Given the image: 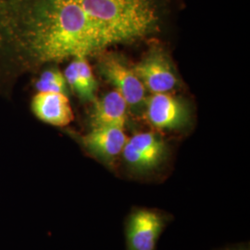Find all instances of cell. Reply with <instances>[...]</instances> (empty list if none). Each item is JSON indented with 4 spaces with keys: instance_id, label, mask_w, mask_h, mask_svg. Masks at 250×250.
<instances>
[{
    "instance_id": "cell-6",
    "label": "cell",
    "mask_w": 250,
    "mask_h": 250,
    "mask_svg": "<svg viewBox=\"0 0 250 250\" xmlns=\"http://www.w3.org/2000/svg\"><path fill=\"white\" fill-rule=\"evenodd\" d=\"M133 70L145 88L153 94L168 93L177 86L178 80L172 64L161 49L152 50Z\"/></svg>"
},
{
    "instance_id": "cell-2",
    "label": "cell",
    "mask_w": 250,
    "mask_h": 250,
    "mask_svg": "<svg viewBox=\"0 0 250 250\" xmlns=\"http://www.w3.org/2000/svg\"><path fill=\"white\" fill-rule=\"evenodd\" d=\"M172 215L156 208L134 207L125 220L126 250H157Z\"/></svg>"
},
{
    "instance_id": "cell-5",
    "label": "cell",
    "mask_w": 250,
    "mask_h": 250,
    "mask_svg": "<svg viewBox=\"0 0 250 250\" xmlns=\"http://www.w3.org/2000/svg\"><path fill=\"white\" fill-rule=\"evenodd\" d=\"M99 72L125 99L127 105L138 107L145 99L146 88L133 69L113 54H103L99 62Z\"/></svg>"
},
{
    "instance_id": "cell-7",
    "label": "cell",
    "mask_w": 250,
    "mask_h": 250,
    "mask_svg": "<svg viewBox=\"0 0 250 250\" xmlns=\"http://www.w3.org/2000/svg\"><path fill=\"white\" fill-rule=\"evenodd\" d=\"M146 118L158 129L177 130L188 124V107L169 93L153 94L146 102Z\"/></svg>"
},
{
    "instance_id": "cell-11",
    "label": "cell",
    "mask_w": 250,
    "mask_h": 250,
    "mask_svg": "<svg viewBox=\"0 0 250 250\" xmlns=\"http://www.w3.org/2000/svg\"><path fill=\"white\" fill-rule=\"evenodd\" d=\"M37 72H39L38 77L34 81L33 84L36 92L62 93L69 96L71 91L68 87L64 74L58 68L57 64L46 65Z\"/></svg>"
},
{
    "instance_id": "cell-10",
    "label": "cell",
    "mask_w": 250,
    "mask_h": 250,
    "mask_svg": "<svg viewBox=\"0 0 250 250\" xmlns=\"http://www.w3.org/2000/svg\"><path fill=\"white\" fill-rule=\"evenodd\" d=\"M70 91L77 95L83 102H94L98 83L90 67L88 59L78 57L71 60L63 72Z\"/></svg>"
},
{
    "instance_id": "cell-4",
    "label": "cell",
    "mask_w": 250,
    "mask_h": 250,
    "mask_svg": "<svg viewBox=\"0 0 250 250\" xmlns=\"http://www.w3.org/2000/svg\"><path fill=\"white\" fill-rule=\"evenodd\" d=\"M72 136L90 156L109 167L122 156L128 139L118 127H94L86 134L72 133Z\"/></svg>"
},
{
    "instance_id": "cell-3",
    "label": "cell",
    "mask_w": 250,
    "mask_h": 250,
    "mask_svg": "<svg viewBox=\"0 0 250 250\" xmlns=\"http://www.w3.org/2000/svg\"><path fill=\"white\" fill-rule=\"evenodd\" d=\"M169 155V146L161 135L142 132L127 139L121 157L134 175L148 176L161 169Z\"/></svg>"
},
{
    "instance_id": "cell-8",
    "label": "cell",
    "mask_w": 250,
    "mask_h": 250,
    "mask_svg": "<svg viewBox=\"0 0 250 250\" xmlns=\"http://www.w3.org/2000/svg\"><path fill=\"white\" fill-rule=\"evenodd\" d=\"M34 115L41 122L65 127L73 121V111L67 95L62 93L37 92L31 101Z\"/></svg>"
},
{
    "instance_id": "cell-12",
    "label": "cell",
    "mask_w": 250,
    "mask_h": 250,
    "mask_svg": "<svg viewBox=\"0 0 250 250\" xmlns=\"http://www.w3.org/2000/svg\"><path fill=\"white\" fill-rule=\"evenodd\" d=\"M218 250H250V247L247 244H237V245H232V246H228L225 247L224 249Z\"/></svg>"
},
{
    "instance_id": "cell-1",
    "label": "cell",
    "mask_w": 250,
    "mask_h": 250,
    "mask_svg": "<svg viewBox=\"0 0 250 250\" xmlns=\"http://www.w3.org/2000/svg\"><path fill=\"white\" fill-rule=\"evenodd\" d=\"M174 0H0V96L50 64L164 33Z\"/></svg>"
},
{
    "instance_id": "cell-9",
    "label": "cell",
    "mask_w": 250,
    "mask_h": 250,
    "mask_svg": "<svg viewBox=\"0 0 250 250\" xmlns=\"http://www.w3.org/2000/svg\"><path fill=\"white\" fill-rule=\"evenodd\" d=\"M90 116L91 128L94 127H125L127 118V103L116 90L110 91L99 100Z\"/></svg>"
}]
</instances>
